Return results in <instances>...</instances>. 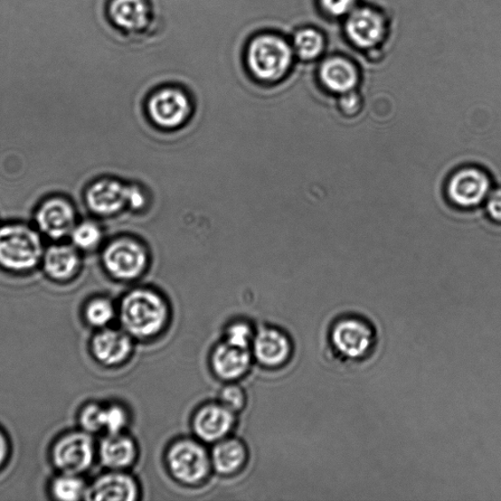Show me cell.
I'll list each match as a JSON object with an SVG mask.
<instances>
[{
	"instance_id": "obj_1",
	"label": "cell",
	"mask_w": 501,
	"mask_h": 501,
	"mask_svg": "<svg viewBox=\"0 0 501 501\" xmlns=\"http://www.w3.org/2000/svg\"><path fill=\"white\" fill-rule=\"evenodd\" d=\"M380 333L373 321L355 311L331 319L325 335L331 363L343 368H356L370 363L380 348Z\"/></svg>"
},
{
	"instance_id": "obj_35",
	"label": "cell",
	"mask_w": 501,
	"mask_h": 501,
	"mask_svg": "<svg viewBox=\"0 0 501 501\" xmlns=\"http://www.w3.org/2000/svg\"><path fill=\"white\" fill-rule=\"evenodd\" d=\"M8 453V443L4 434L0 432V466L5 461Z\"/></svg>"
},
{
	"instance_id": "obj_19",
	"label": "cell",
	"mask_w": 501,
	"mask_h": 501,
	"mask_svg": "<svg viewBox=\"0 0 501 501\" xmlns=\"http://www.w3.org/2000/svg\"><path fill=\"white\" fill-rule=\"evenodd\" d=\"M43 263L47 276L66 281L79 271L81 258L78 251L70 245H53L43 253Z\"/></svg>"
},
{
	"instance_id": "obj_5",
	"label": "cell",
	"mask_w": 501,
	"mask_h": 501,
	"mask_svg": "<svg viewBox=\"0 0 501 501\" xmlns=\"http://www.w3.org/2000/svg\"><path fill=\"white\" fill-rule=\"evenodd\" d=\"M167 465L176 480L184 485H197L209 475L212 460L201 443L184 439L169 447Z\"/></svg>"
},
{
	"instance_id": "obj_4",
	"label": "cell",
	"mask_w": 501,
	"mask_h": 501,
	"mask_svg": "<svg viewBox=\"0 0 501 501\" xmlns=\"http://www.w3.org/2000/svg\"><path fill=\"white\" fill-rule=\"evenodd\" d=\"M43 257V246L39 233L21 223L0 228V267L25 272L35 269Z\"/></svg>"
},
{
	"instance_id": "obj_15",
	"label": "cell",
	"mask_w": 501,
	"mask_h": 501,
	"mask_svg": "<svg viewBox=\"0 0 501 501\" xmlns=\"http://www.w3.org/2000/svg\"><path fill=\"white\" fill-rule=\"evenodd\" d=\"M128 187L114 179H100L87 191L90 210L100 215L115 214L128 205Z\"/></svg>"
},
{
	"instance_id": "obj_6",
	"label": "cell",
	"mask_w": 501,
	"mask_h": 501,
	"mask_svg": "<svg viewBox=\"0 0 501 501\" xmlns=\"http://www.w3.org/2000/svg\"><path fill=\"white\" fill-rule=\"evenodd\" d=\"M490 189V178L483 169L467 167L458 169L450 176L447 193L452 204L463 209H470L484 202Z\"/></svg>"
},
{
	"instance_id": "obj_18",
	"label": "cell",
	"mask_w": 501,
	"mask_h": 501,
	"mask_svg": "<svg viewBox=\"0 0 501 501\" xmlns=\"http://www.w3.org/2000/svg\"><path fill=\"white\" fill-rule=\"evenodd\" d=\"M252 356L248 348H242L223 342L216 346L211 357L213 371L223 380H239L248 372Z\"/></svg>"
},
{
	"instance_id": "obj_10",
	"label": "cell",
	"mask_w": 501,
	"mask_h": 501,
	"mask_svg": "<svg viewBox=\"0 0 501 501\" xmlns=\"http://www.w3.org/2000/svg\"><path fill=\"white\" fill-rule=\"evenodd\" d=\"M39 230L51 239L71 235L77 215L72 203L62 197H51L41 204L35 214Z\"/></svg>"
},
{
	"instance_id": "obj_25",
	"label": "cell",
	"mask_w": 501,
	"mask_h": 501,
	"mask_svg": "<svg viewBox=\"0 0 501 501\" xmlns=\"http://www.w3.org/2000/svg\"><path fill=\"white\" fill-rule=\"evenodd\" d=\"M102 236L99 226L92 222L75 224L71 233V239L75 247L84 251L98 248L101 243Z\"/></svg>"
},
{
	"instance_id": "obj_11",
	"label": "cell",
	"mask_w": 501,
	"mask_h": 501,
	"mask_svg": "<svg viewBox=\"0 0 501 501\" xmlns=\"http://www.w3.org/2000/svg\"><path fill=\"white\" fill-rule=\"evenodd\" d=\"M148 108L156 124L176 128L182 125L191 113V102L181 89L164 88L150 98Z\"/></svg>"
},
{
	"instance_id": "obj_26",
	"label": "cell",
	"mask_w": 501,
	"mask_h": 501,
	"mask_svg": "<svg viewBox=\"0 0 501 501\" xmlns=\"http://www.w3.org/2000/svg\"><path fill=\"white\" fill-rule=\"evenodd\" d=\"M115 315L114 306L107 299H94L90 301L86 309L87 320L94 327L107 326L114 319Z\"/></svg>"
},
{
	"instance_id": "obj_2",
	"label": "cell",
	"mask_w": 501,
	"mask_h": 501,
	"mask_svg": "<svg viewBox=\"0 0 501 501\" xmlns=\"http://www.w3.org/2000/svg\"><path fill=\"white\" fill-rule=\"evenodd\" d=\"M294 50L286 36L277 31L253 35L246 46L244 62L252 77L274 83L286 77L294 64Z\"/></svg>"
},
{
	"instance_id": "obj_34",
	"label": "cell",
	"mask_w": 501,
	"mask_h": 501,
	"mask_svg": "<svg viewBox=\"0 0 501 501\" xmlns=\"http://www.w3.org/2000/svg\"><path fill=\"white\" fill-rule=\"evenodd\" d=\"M145 204V198L144 193L139 191L138 188L135 186L128 187V205H129L132 209H140Z\"/></svg>"
},
{
	"instance_id": "obj_20",
	"label": "cell",
	"mask_w": 501,
	"mask_h": 501,
	"mask_svg": "<svg viewBox=\"0 0 501 501\" xmlns=\"http://www.w3.org/2000/svg\"><path fill=\"white\" fill-rule=\"evenodd\" d=\"M99 455L104 466L117 471L130 466L136 461L137 448L135 441L124 434H108L101 442Z\"/></svg>"
},
{
	"instance_id": "obj_29",
	"label": "cell",
	"mask_w": 501,
	"mask_h": 501,
	"mask_svg": "<svg viewBox=\"0 0 501 501\" xmlns=\"http://www.w3.org/2000/svg\"><path fill=\"white\" fill-rule=\"evenodd\" d=\"M104 411L106 408L91 403L84 408L80 415L82 427L87 433H98L104 430Z\"/></svg>"
},
{
	"instance_id": "obj_13",
	"label": "cell",
	"mask_w": 501,
	"mask_h": 501,
	"mask_svg": "<svg viewBox=\"0 0 501 501\" xmlns=\"http://www.w3.org/2000/svg\"><path fill=\"white\" fill-rule=\"evenodd\" d=\"M253 355L264 366L279 367L286 364L293 352L290 338L283 331L267 327L254 334Z\"/></svg>"
},
{
	"instance_id": "obj_24",
	"label": "cell",
	"mask_w": 501,
	"mask_h": 501,
	"mask_svg": "<svg viewBox=\"0 0 501 501\" xmlns=\"http://www.w3.org/2000/svg\"><path fill=\"white\" fill-rule=\"evenodd\" d=\"M88 489L77 475L63 474L52 484V493L59 500L75 501L86 498Z\"/></svg>"
},
{
	"instance_id": "obj_3",
	"label": "cell",
	"mask_w": 501,
	"mask_h": 501,
	"mask_svg": "<svg viewBox=\"0 0 501 501\" xmlns=\"http://www.w3.org/2000/svg\"><path fill=\"white\" fill-rule=\"evenodd\" d=\"M168 315L166 301L147 289L129 292L120 308L122 327L131 337L138 339L158 335L167 325Z\"/></svg>"
},
{
	"instance_id": "obj_33",
	"label": "cell",
	"mask_w": 501,
	"mask_h": 501,
	"mask_svg": "<svg viewBox=\"0 0 501 501\" xmlns=\"http://www.w3.org/2000/svg\"><path fill=\"white\" fill-rule=\"evenodd\" d=\"M487 200V212L490 219L501 223V188L490 192Z\"/></svg>"
},
{
	"instance_id": "obj_32",
	"label": "cell",
	"mask_w": 501,
	"mask_h": 501,
	"mask_svg": "<svg viewBox=\"0 0 501 501\" xmlns=\"http://www.w3.org/2000/svg\"><path fill=\"white\" fill-rule=\"evenodd\" d=\"M325 11L333 16H342L352 11L355 0H320Z\"/></svg>"
},
{
	"instance_id": "obj_31",
	"label": "cell",
	"mask_w": 501,
	"mask_h": 501,
	"mask_svg": "<svg viewBox=\"0 0 501 501\" xmlns=\"http://www.w3.org/2000/svg\"><path fill=\"white\" fill-rule=\"evenodd\" d=\"M339 106L346 116L353 117L361 111L363 101L361 97L352 90L342 94L341 99H340L339 102Z\"/></svg>"
},
{
	"instance_id": "obj_28",
	"label": "cell",
	"mask_w": 501,
	"mask_h": 501,
	"mask_svg": "<svg viewBox=\"0 0 501 501\" xmlns=\"http://www.w3.org/2000/svg\"><path fill=\"white\" fill-rule=\"evenodd\" d=\"M129 415L125 408L119 404L106 406L104 411V431L108 434L121 433L128 425Z\"/></svg>"
},
{
	"instance_id": "obj_27",
	"label": "cell",
	"mask_w": 501,
	"mask_h": 501,
	"mask_svg": "<svg viewBox=\"0 0 501 501\" xmlns=\"http://www.w3.org/2000/svg\"><path fill=\"white\" fill-rule=\"evenodd\" d=\"M254 334L252 327L243 321L231 325L225 331V341L232 346L248 348L252 346Z\"/></svg>"
},
{
	"instance_id": "obj_8",
	"label": "cell",
	"mask_w": 501,
	"mask_h": 501,
	"mask_svg": "<svg viewBox=\"0 0 501 501\" xmlns=\"http://www.w3.org/2000/svg\"><path fill=\"white\" fill-rule=\"evenodd\" d=\"M146 254L137 243L121 239L111 243L103 254L106 270L121 280L135 279L144 272Z\"/></svg>"
},
{
	"instance_id": "obj_9",
	"label": "cell",
	"mask_w": 501,
	"mask_h": 501,
	"mask_svg": "<svg viewBox=\"0 0 501 501\" xmlns=\"http://www.w3.org/2000/svg\"><path fill=\"white\" fill-rule=\"evenodd\" d=\"M108 15L112 24L128 35L145 33L154 21L150 0H110Z\"/></svg>"
},
{
	"instance_id": "obj_23",
	"label": "cell",
	"mask_w": 501,
	"mask_h": 501,
	"mask_svg": "<svg viewBox=\"0 0 501 501\" xmlns=\"http://www.w3.org/2000/svg\"><path fill=\"white\" fill-rule=\"evenodd\" d=\"M293 50L304 61L315 60L325 50V39L313 27H302L293 35Z\"/></svg>"
},
{
	"instance_id": "obj_16",
	"label": "cell",
	"mask_w": 501,
	"mask_h": 501,
	"mask_svg": "<svg viewBox=\"0 0 501 501\" xmlns=\"http://www.w3.org/2000/svg\"><path fill=\"white\" fill-rule=\"evenodd\" d=\"M131 349V336L125 330L103 329L94 336L91 343L94 357L108 366L124 363Z\"/></svg>"
},
{
	"instance_id": "obj_14",
	"label": "cell",
	"mask_w": 501,
	"mask_h": 501,
	"mask_svg": "<svg viewBox=\"0 0 501 501\" xmlns=\"http://www.w3.org/2000/svg\"><path fill=\"white\" fill-rule=\"evenodd\" d=\"M386 32L383 17L370 8H361L348 17L347 34L356 45L363 49L380 43Z\"/></svg>"
},
{
	"instance_id": "obj_17",
	"label": "cell",
	"mask_w": 501,
	"mask_h": 501,
	"mask_svg": "<svg viewBox=\"0 0 501 501\" xmlns=\"http://www.w3.org/2000/svg\"><path fill=\"white\" fill-rule=\"evenodd\" d=\"M139 494L137 481L121 472L108 473L99 477L90 489L86 498L90 500L135 501Z\"/></svg>"
},
{
	"instance_id": "obj_7",
	"label": "cell",
	"mask_w": 501,
	"mask_h": 501,
	"mask_svg": "<svg viewBox=\"0 0 501 501\" xmlns=\"http://www.w3.org/2000/svg\"><path fill=\"white\" fill-rule=\"evenodd\" d=\"M93 458L94 444L87 433L66 434L53 449L54 465L63 474H80L90 468Z\"/></svg>"
},
{
	"instance_id": "obj_22",
	"label": "cell",
	"mask_w": 501,
	"mask_h": 501,
	"mask_svg": "<svg viewBox=\"0 0 501 501\" xmlns=\"http://www.w3.org/2000/svg\"><path fill=\"white\" fill-rule=\"evenodd\" d=\"M247 459V450L244 443L232 438L215 442L211 460L212 467L222 475H231L240 470Z\"/></svg>"
},
{
	"instance_id": "obj_21",
	"label": "cell",
	"mask_w": 501,
	"mask_h": 501,
	"mask_svg": "<svg viewBox=\"0 0 501 501\" xmlns=\"http://www.w3.org/2000/svg\"><path fill=\"white\" fill-rule=\"evenodd\" d=\"M320 80L330 91L344 94L352 91L358 82L355 65L343 59H329L321 66Z\"/></svg>"
},
{
	"instance_id": "obj_30",
	"label": "cell",
	"mask_w": 501,
	"mask_h": 501,
	"mask_svg": "<svg viewBox=\"0 0 501 501\" xmlns=\"http://www.w3.org/2000/svg\"><path fill=\"white\" fill-rule=\"evenodd\" d=\"M220 403L232 412H239L246 403L245 392L238 385L225 386L220 394Z\"/></svg>"
},
{
	"instance_id": "obj_12",
	"label": "cell",
	"mask_w": 501,
	"mask_h": 501,
	"mask_svg": "<svg viewBox=\"0 0 501 501\" xmlns=\"http://www.w3.org/2000/svg\"><path fill=\"white\" fill-rule=\"evenodd\" d=\"M235 424V413L221 403L202 406L193 419L196 436L206 442H217L226 437Z\"/></svg>"
}]
</instances>
